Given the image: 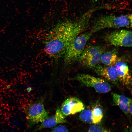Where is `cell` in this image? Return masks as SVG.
I'll use <instances>...</instances> for the list:
<instances>
[{
	"label": "cell",
	"instance_id": "6da1fadb",
	"mask_svg": "<svg viewBox=\"0 0 132 132\" xmlns=\"http://www.w3.org/2000/svg\"><path fill=\"white\" fill-rule=\"evenodd\" d=\"M93 13L89 9L77 21H64L52 29L44 41L47 55L56 59L63 56L69 44L87 28Z\"/></svg>",
	"mask_w": 132,
	"mask_h": 132
},
{
	"label": "cell",
	"instance_id": "7a4b0ae2",
	"mask_svg": "<svg viewBox=\"0 0 132 132\" xmlns=\"http://www.w3.org/2000/svg\"><path fill=\"white\" fill-rule=\"evenodd\" d=\"M93 33L90 30L81 33L69 44L63 56L65 65H71L78 61L87 42Z\"/></svg>",
	"mask_w": 132,
	"mask_h": 132
},
{
	"label": "cell",
	"instance_id": "3957f363",
	"mask_svg": "<svg viewBox=\"0 0 132 132\" xmlns=\"http://www.w3.org/2000/svg\"><path fill=\"white\" fill-rule=\"evenodd\" d=\"M132 17L131 14L103 16L94 22L91 30L94 33L107 28H131Z\"/></svg>",
	"mask_w": 132,
	"mask_h": 132
},
{
	"label": "cell",
	"instance_id": "277c9868",
	"mask_svg": "<svg viewBox=\"0 0 132 132\" xmlns=\"http://www.w3.org/2000/svg\"><path fill=\"white\" fill-rule=\"evenodd\" d=\"M72 79L78 81L85 86L93 88L99 93H106L111 89L110 84L105 79L88 74H78Z\"/></svg>",
	"mask_w": 132,
	"mask_h": 132
},
{
	"label": "cell",
	"instance_id": "5b68a950",
	"mask_svg": "<svg viewBox=\"0 0 132 132\" xmlns=\"http://www.w3.org/2000/svg\"><path fill=\"white\" fill-rule=\"evenodd\" d=\"M103 52V48L99 46L85 47L78 61L82 65L93 69L100 62Z\"/></svg>",
	"mask_w": 132,
	"mask_h": 132
},
{
	"label": "cell",
	"instance_id": "8992f818",
	"mask_svg": "<svg viewBox=\"0 0 132 132\" xmlns=\"http://www.w3.org/2000/svg\"><path fill=\"white\" fill-rule=\"evenodd\" d=\"M26 116L29 128L42 122L48 117V114L43 104L37 102L31 104L27 108Z\"/></svg>",
	"mask_w": 132,
	"mask_h": 132
},
{
	"label": "cell",
	"instance_id": "52a82bcc",
	"mask_svg": "<svg viewBox=\"0 0 132 132\" xmlns=\"http://www.w3.org/2000/svg\"><path fill=\"white\" fill-rule=\"evenodd\" d=\"M107 40L111 44L116 46L130 47L132 46L131 31L125 29L116 30L108 36Z\"/></svg>",
	"mask_w": 132,
	"mask_h": 132
},
{
	"label": "cell",
	"instance_id": "ba28073f",
	"mask_svg": "<svg viewBox=\"0 0 132 132\" xmlns=\"http://www.w3.org/2000/svg\"><path fill=\"white\" fill-rule=\"evenodd\" d=\"M85 108L81 101L77 98L72 97L67 98L64 101L60 110L63 114L66 116L80 112Z\"/></svg>",
	"mask_w": 132,
	"mask_h": 132
},
{
	"label": "cell",
	"instance_id": "9c48e42d",
	"mask_svg": "<svg viewBox=\"0 0 132 132\" xmlns=\"http://www.w3.org/2000/svg\"><path fill=\"white\" fill-rule=\"evenodd\" d=\"M93 69L98 75L106 81L115 85L118 84L119 80L114 65L107 66L98 64Z\"/></svg>",
	"mask_w": 132,
	"mask_h": 132
},
{
	"label": "cell",
	"instance_id": "30bf717a",
	"mask_svg": "<svg viewBox=\"0 0 132 132\" xmlns=\"http://www.w3.org/2000/svg\"><path fill=\"white\" fill-rule=\"evenodd\" d=\"M114 65L119 81L127 86L131 85L132 76L127 64L123 61L118 60Z\"/></svg>",
	"mask_w": 132,
	"mask_h": 132
},
{
	"label": "cell",
	"instance_id": "8fae6325",
	"mask_svg": "<svg viewBox=\"0 0 132 132\" xmlns=\"http://www.w3.org/2000/svg\"><path fill=\"white\" fill-rule=\"evenodd\" d=\"M65 116L63 114L59 107L57 109L54 115L46 119L41 122V124L36 130H39L44 128H51L57 124L66 122Z\"/></svg>",
	"mask_w": 132,
	"mask_h": 132
},
{
	"label": "cell",
	"instance_id": "7c38bea8",
	"mask_svg": "<svg viewBox=\"0 0 132 132\" xmlns=\"http://www.w3.org/2000/svg\"><path fill=\"white\" fill-rule=\"evenodd\" d=\"M113 101L124 113L127 115L129 114V108L132 103V99L123 95L112 93Z\"/></svg>",
	"mask_w": 132,
	"mask_h": 132
},
{
	"label": "cell",
	"instance_id": "4fadbf2b",
	"mask_svg": "<svg viewBox=\"0 0 132 132\" xmlns=\"http://www.w3.org/2000/svg\"><path fill=\"white\" fill-rule=\"evenodd\" d=\"M118 59L117 52L115 49L103 52L101 57V61L104 65H114Z\"/></svg>",
	"mask_w": 132,
	"mask_h": 132
},
{
	"label": "cell",
	"instance_id": "5bb4252c",
	"mask_svg": "<svg viewBox=\"0 0 132 132\" xmlns=\"http://www.w3.org/2000/svg\"><path fill=\"white\" fill-rule=\"evenodd\" d=\"M93 123L97 124L100 122L103 116L102 109L98 105L94 106L92 110Z\"/></svg>",
	"mask_w": 132,
	"mask_h": 132
},
{
	"label": "cell",
	"instance_id": "9a60e30c",
	"mask_svg": "<svg viewBox=\"0 0 132 132\" xmlns=\"http://www.w3.org/2000/svg\"><path fill=\"white\" fill-rule=\"evenodd\" d=\"M80 120L88 123H93L92 110L89 109H85L82 110L79 116Z\"/></svg>",
	"mask_w": 132,
	"mask_h": 132
},
{
	"label": "cell",
	"instance_id": "2e32d148",
	"mask_svg": "<svg viewBox=\"0 0 132 132\" xmlns=\"http://www.w3.org/2000/svg\"><path fill=\"white\" fill-rule=\"evenodd\" d=\"M88 131L89 132H108V130L96 124L90 126L89 128Z\"/></svg>",
	"mask_w": 132,
	"mask_h": 132
},
{
	"label": "cell",
	"instance_id": "e0dca14e",
	"mask_svg": "<svg viewBox=\"0 0 132 132\" xmlns=\"http://www.w3.org/2000/svg\"><path fill=\"white\" fill-rule=\"evenodd\" d=\"M52 132H67L68 130L64 126L60 125L53 128L52 131Z\"/></svg>",
	"mask_w": 132,
	"mask_h": 132
},
{
	"label": "cell",
	"instance_id": "ac0fdd59",
	"mask_svg": "<svg viewBox=\"0 0 132 132\" xmlns=\"http://www.w3.org/2000/svg\"><path fill=\"white\" fill-rule=\"evenodd\" d=\"M132 103L131 104L129 108V114L131 115L132 114Z\"/></svg>",
	"mask_w": 132,
	"mask_h": 132
}]
</instances>
